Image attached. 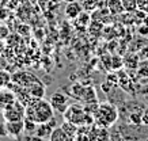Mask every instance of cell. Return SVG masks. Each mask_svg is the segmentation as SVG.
I'll return each instance as SVG.
<instances>
[{
	"instance_id": "2e32d148",
	"label": "cell",
	"mask_w": 148,
	"mask_h": 141,
	"mask_svg": "<svg viewBox=\"0 0 148 141\" xmlns=\"http://www.w3.org/2000/svg\"><path fill=\"white\" fill-rule=\"evenodd\" d=\"M11 80H12V76L10 75L5 69H1L0 68V88H4V87H7L11 83Z\"/></svg>"
},
{
	"instance_id": "52a82bcc",
	"label": "cell",
	"mask_w": 148,
	"mask_h": 141,
	"mask_svg": "<svg viewBox=\"0 0 148 141\" xmlns=\"http://www.w3.org/2000/svg\"><path fill=\"white\" fill-rule=\"evenodd\" d=\"M5 129H7V134L10 137L18 138L25 133V121H4Z\"/></svg>"
},
{
	"instance_id": "8992f818",
	"label": "cell",
	"mask_w": 148,
	"mask_h": 141,
	"mask_svg": "<svg viewBox=\"0 0 148 141\" xmlns=\"http://www.w3.org/2000/svg\"><path fill=\"white\" fill-rule=\"evenodd\" d=\"M88 141H110V132H109V127H103L99 125H92L90 126L88 130Z\"/></svg>"
},
{
	"instance_id": "5b68a950",
	"label": "cell",
	"mask_w": 148,
	"mask_h": 141,
	"mask_svg": "<svg viewBox=\"0 0 148 141\" xmlns=\"http://www.w3.org/2000/svg\"><path fill=\"white\" fill-rule=\"evenodd\" d=\"M49 102H50V105H52V107L54 109V111H58V113H61V114L71 105L69 96L67 94H64L63 91H56L54 94H52V96L49 98Z\"/></svg>"
},
{
	"instance_id": "3957f363",
	"label": "cell",
	"mask_w": 148,
	"mask_h": 141,
	"mask_svg": "<svg viewBox=\"0 0 148 141\" xmlns=\"http://www.w3.org/2000/svg\"><path fill=\"white\" fill-rule=\"evenodd\" d=\"M63 117L65 118V121L73 122L77 126L91 125V122L94 123L92 115H90L86 111L84 107L80 105H69V107L63 113Z\"/></svg>"
},
{
	"instance_id": "9a60e30c",
	"label": "cell",
	"mask_w": 148,
	"mask_h": 141,
	"mask_svg": "<svg viewBox=\"0 0 148 141\" xmlns=\"http://www.w3.org/2000/svg\"><path fill=\"white\" fill-rule=\"evenodd\" d=\"M25 133H26L27 136H33V134H36L37 132V126H38V123L32 121V119H27L25 118Z\"/></svg>"
},
{
	"instance_id": "ffe728a7",
	"label": "cell",
	"mask_w": 148,
	"mask_h": 141,
	"mask_svg": "<svg viewBox=\"0 0 148 141\" xmlns=\"http://www.w3.org/2000/svg\"><path fill=\"white\" fill-rule=\"evenodd\" d=\"M141 123L144 126H148V106H145L143 109V114H141Z\"/></svg>"
},
{
	"instance_id": "4fadbf2b",
	"label": "cell",
	"mask_w": 148,
	"mask_h": 141,
	"mask_svg": "<svg viewBox=\"0 0 148 141\" xmlns=\"http://www.w3.org/2000/svg\"><path fill=\"white\" fill-rule=\"evenodd\" d=\"M49 141H73V137H71L68 133H65L63 127H56L52 134L49 136Z\"/></svg>"
},
{
	"instance_id": "603a6c76",
	"label": "cell",
	"mask_w": 148,
	"mask_h": 141,
	"mask_svg": "<svg viewBox=\"0 0 148 141\" xmlns=\"http://www.w3.org/2000/svg\"><path fill=\"white\" fill-rule=\"evenodd\" d=\"M63 1H65V3H71V1H77V0H63Z\"/></svg>"
},
{
	"instance_id": "ac0fdd59",
	"label": "cell",
	"mask_w": 148,
	"mask_h": 141,
	"mask_svg": "<svg viewBox=\"0 0 148 141\" xmlns=\"http://www.w3.org/2000/svg\"><path fill=\"white\" fill-rule=\"evenodd\" d=\"M82 5H83V10L84 11H95V8H97V0H84L83 3H82Z\"/></svg>"
},
{
	"instance_id": "e0dca14e",
	"label": "cell",
	"mask_w": 148,
	"mask_h": 141,
	"mask_svg": "<svg viewBox=\"0 0 148 141\" xmlns=\"http://www.w3.org/2000/svg\"><path fill=\"white\" fill-rule=\"evenodd\" d=\"M125 12H136L137 11V0H121Z\"/></svg>"
},
{
	"instance_id": "d6986e66",
	"label": "cell",
	"mask_w": 148,
	"mask_h": 141,
	"mask_svg": "<svg viewBox=\"0 0 148 141\" xmlns=\"http://www.w3.org/2000/svg\"><path fill=\"white\" fill-rule=\"evenodd\" d=\"M137 10L148 15V0H137Z\"/></svg>"
},
{
	"instance_id": "9c48e42d",
	"label": "cell",
	"mask_w": 148,
	"mask_h": 141,
	"mask_svg": "<svg viewBox=\"0 0 148 141\" xmlns=\"http://www.w3.org/2000/svg\"><path fill=\"white\" fill-rule=\"evenodd\" d=\"M56 127H57V122H56V119H54V117H53V118L50 119V121H48V122L38 123L36 134L42 137V138H49V136L52 134V132H53Z\"/></svg>"
},
{
	"instance_id": "277c9868",
	"label": "cell",
	"mask_w": 148,
	"mask_h": 141,
	"mask_svg": "<svg viewBox=\"0 0 148 141\" xmlns=\"http://www.w3.org/2000/svg\"><path fill=\"white\" fill-rule=\"evenodd\" d=\"M1 113H3L4 121H22V119H25V115H26V106L21 100L15 99Z\"/></svg>"
},
{
	"instance_id": "44dd1931",
	"label": "cell",
	"mask_w": 148,
	"mask_h": 141,
	"mask_svg": "<svg viewBox=\"0 0 148 141\" xmlns=\"http://www.w3.org/2000/svg\"><path fill=\"white\" fill-rule=\"evenodd\" d=\"M25 141H46V138H42V137L37 136V134H33V136H27Z\"/></svg>"
},
{
	"instance_id": "30bf717a",
	"label": "cell",
	"mask_w": 148,
	"mask_h": 141,
	"mask_svg": "<svg viewBox=\"0 0 148 141\" xmlns=\"http://www.w3.org/2000/svg\"><path fill=\"white\" fill-rule=\"evenodd\" d=\"M84 10H83V5L82 3L77 0V1H71V3H67L65 5V10H64V12H65V16L68 19H76L79 15L83 12Z\"/></svg>"
},
{
	"instance_id": "7402d4cb",
	"label": "cell",
	"mask_w": 148,
	"mask_h": 141,
	"mask_svg": "<svg viewBox=\"0 0 148 141\" xmlns=\"http://www.w3.org/2000/svg\"><path fill=\"white\" fill-rule=\"evenodd\" d=\"M8 136L7 134V129H5V123H0V137Z\"/></svg>"
},
{
	"instance_id": "7c38bea8",
	"label": "cell",
	"mask_w": 148,
	"mask_h": 141,
	"mask_svg": "<svg viewBox=\"0 0 148 141\" xmlns=\"http://www.w3.org/2000/svg\"><path fill=\"white\" fill-rule=\"evenodd\" d=\"M106 7H108L109 14L112 15H121L125 12L121 0H108L106 1Z\"/></svg>"
},
{
	"instance_id": "6da1fadb",
	"label": "cell",
	"mask_w": 148,
	"mask_h": 141,
	"mask_svg": "<svg viewBox=\"0 0 148 141\" xmlns=\"http://www.w3.org/2000/svg\"><path fill=\"white\" fill-rule=\"evenodd\" d=\"M54 117V109L52 107L50 102L45 99H38L36 103L26 107L25 118L32 119L37 123L48 122Z\"/></svg>"
},
{
	"instance_id": "cb8c5ba5",
	"label": "cell",
	"mask_w": 148,
	"mask_h": 141,
	"mask_svg": "<svg viewBox=\"0 0 148 141\" xmlns=\"http://www.w3.org/2000/svg\"><path fill=\"white\" fill-rule=\"evenodd\" d=\"M53 3H60V1H63V0H52Z\"/></svg>"
},
{
	"instance_id": "5bb4252c",
	"label": "cell",
	"mask_w": 148,
	"mask_h": 141,
	"mask_svg": "<svg viewBox=\"0 0 148 141\" xmlns=\"http://www.w3.org/2000/svg\"><path fill=\"white\" fill-rule=\"evenodd\" d=\"M61 127H63L64 130H65V133H68L71 137H75L77 133H79V126L75 125L73 122H69V121H64V122L61 123Z\"/></svg>"
},
{
	"instance_id": "ba28073f",
	"label": "cell",
	"mask_w": 148,
	"mask_h": 141,
	"mask_svg": "<svg viewBox=\"0 0 148 141\" xmlns=\"http://www.w3.org/2000/svg\"><path fill=\"white\" fill-rule=\"evenodd\" d=\"M22 88V87H21ZM23 90H26L29 94L37 99H42L44 96H45V86L42 84V83L38 80V79H34L26 88H23Z\"/></svg>"
},
{
	"instance_id": "7a4b0ae2",
	"label": "cell",
	"mask_w": 148,
	"mask_h": 141,
	"mask_svg": "<svg viewBox=\"0 0 148 141\" xmlns=\"http://www.w3.org/2000/svg\"><path fill=\"white\" fill-rule=\"evenodd\" d=\"M94 123L103 127H112L118 119V109L109 102L99 103L92 114Z\"/></svg>"
},
{
	"instance_id": "8fae6325",
	"label": "cell",
	"mask_w": 148,
	"mask_h": 141,
	"mask_svg": "<svg viewBox=\"0 0 148 141\" xmlns=\"http://www.w3.org/2000/svg\"><path fill=\"white\" fill-rule=\"evenodd\" d=\"M15 99H16L15 92L11 91L8 87L0 88V111H3V110H4L8 105H11Z\"/></svg>"
},
{
	"instance_id": "d4e9b609",
	"label": "cell",
	"mask_w": 148,
	"mask_h": 141,
	"mask_svg": "<svg viewBox=\"0 0 148 141\" xmlns=\"http://www.w3.org/2000/svg\"><path fill=\"white\" fill-rule=\"evenodd\" d=\"M145 141H148V137H147V138H145Z\"/></svg>"
}]
</instances>
